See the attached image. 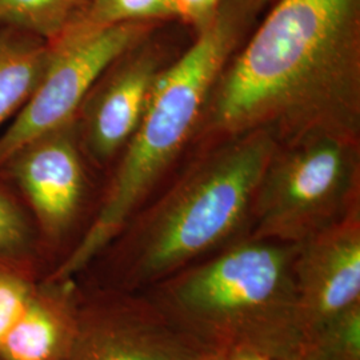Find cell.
Listing matches in <instances>:
<instances>
[{
	"label": "cell",
	"instance_id": "1",
	"mask_svg": "<svg viewBox=\"0 0 360 360\" xmlns=\"http://www.w3.org/2000/svg\"><path fill=\"white\" fill-rule=\"evenodd\" d=\"M207 134L263 131L279 148L321 138L358 146L360 0H276L224 65Z\"/></svg>",
	"mask_w": 360,
	"mask_h": 360
},
{
	"label": "cell",
	"instance_id": "2",
	"mask_svg": "<svg viewBox=\"0 0 360 360\" xmlns=\"http://www.w3.org/2000/svg\"><path fill=\"white\" fill-rule=\"evenodd\" d=\"M259 11L254 0H224L193 46L160 72L138 129L116 159L94 218L52 271L50 282L74 281L142 210L200 123L215 82Z\"/></svg>",
	"mask_w": 360,
	"mask_h": 360
},
{
	"label": "cell",
	"instance_id": "3",
	"mask_svg": "<svg viewBox=\"0 0 360 360\" xmlns=\"http://www.w3.org/2000/svg\"><path fill=\"white\" fill-rule=\"evenodd\" d=\"M278 148L269 134L255 131L191 168L104 250H112L108 287L146 291L239 240Z\"/></svg>",
	"mask_w": 360,
	"mask_h": 360
},
{
	"label": "cell",
	"instance_id": "4",
	"mask_svg": "<svg viewBox=\"0 0 360 360\" xmlns=\"http://www.w3.org/2000/svg\"><path fill=\"white\" fill-rule=\"evenodd\" d=\"M296 245L243 238L146 292L220 356L283 360L302 348Z\"/></svg>",
	"mask_w": 360,
	"mask_h": 360
},
{
	"label": "cell",
	"instance_id": "5",
	"mask_svg": "<svg viewBox=\"0 0 360 360\" xmlns=\"http://www.w3.org/2000/svg\"><path fill=\"white\" fill-rule=\"evenodd\" d=\"M358 146L321 138L278 148L259 184L247 238L299 245L359 203Z\"/></svg>",
	"mask_w": 360,
	"mask_h": 360
},
{
	"label": "cell",
	"instance_id": "6",
	"mask_svg": "<svg viewBox=\"0 0 360 360\" xmlns=\"http://www.w3.org/2000/svg\"><path fill=\"white\" fill-rule=\"evenodd\" d=\"M146 291L107 287L79 300L67 360H214Z\"/></svg>",
	"mask_w": 360,
	"mask_h": 360
},
{
	"label": "cell",
	"instance_id": "7",
	"mask_svg": "<svg viewBox=\"0 0 360 360\" xmlns=\"http://www.w3.org/2000/svg\"><path fill=\"white\" fill-rule=\"evenodd\" d=\"M158 25L123 23L52 44L51 65L38 90L0 135V165L30 141L71 123L105 70Z\"/></svg>",
	"mask_w": 360,
	"mask_h": 360
},
{
	"label": "cell",
	"instance_id": "8",
	"mask_svg": "<svg viewBox=\"0 0 360 360\" xmlns=\"http://www.w3.org/2000/svg\"><path fill=\"white\" fill-rule=\"evenodd\" d=\"M0 168L32 215L41 248L62 245L84 212L96 169L80 147L74 120L26 143Z\"/></svg>",
	"mask_w": 360,
	"mask_h": 360
},
{
	"label": "cell",
	"instance_id": "9",
	"mask_svg": "<svg viewBox=\"0 0 360 360\" xmlns=\"http://www.w3.org/2000/svg\"><path fill=\"white\" fill-rule=\"evenodd\" d=\"M163 71L150 37L117 58L89 92L74 117L77 139L91 165H114L138 129Z\"/></svg>",
	"mask_w": 360,
	"mask_h": 360
},
{
	"label": "cell",
	"instance_id": "10",
	"mask_svg": "<svg viewBox=\"0 0 360 360\" xmlns=\"http://www.w3.org/2000/svg\"><path fill=\"white\" fill-rule=\"evenodd\" d=\"M294 279L303 347L326 323L360 306L359 203L296 245Z\"/></svg>",
	"mask_w": 360,
	"mask_h": 360
},
{
	"label": "cell",
	"instance_id": "11",
	"mask_svg": "<svg viewBox=\"0 0 360 360\" xmlns=\"http://www.w3.org/2000/svg\"><path fill=\"white\" fill-rule=\"evenodd\" d=\"M35 290L20 319L0 343V360H67L77 333L72 281Z\"/></svg>",
	"mask_w": 360,
	"mask_h": 360
},
{
	"label": "cell",
	"instance_id": "12",
	"mask_svg": "<svg viewBox=\"0 0 360 360\" xmlns=\"http://www.w3.org/2000/svg\"><path fill=\"white\" fill-rule=\"evenodd\" d=\"M52 56L49 40L22 30H0V127L32 98Z\"/></svg>",
	"mask_w": 360,
	"mask_h": 360
},
{
	"label": "cell",
	"instance_id": "13",
	"mask_svg": "<svg viewBox=\"0 0 360 360\" xmlns=\"http://www.w3.org/2000/svg\"><path fill=\"white\" fill-rule=\"evenodd\" d=\"M169 19H176L174 0H84L63 35L55 43L82 38L123 23H162Z\"/></svg>",
	"mask_w": 360,
	"mask_h": 360
},
{
	"label": "cell",
	"instance_id": "14",
	"mask_svg": "<svg viewBox=\"0 0 360 360\" xmlns=\"http://www.w3.org/2000/svg\"><path fill=\"white\" fill-rule=\"evenodd\" d=\"M40 250L32 215L0 168V269L22 271L32 263Z\"/></svg>",
	"mask_w": 360,
	"mask_h": 360
},
{
	"label": "cell",
	"instance_id": "15",
	"mask_svg": "<svg viewBox=\"0 0 360 360\" xmlns=\"http://www.w3.org/2000/svg\"><path fill=\"white\" fill-rule=\"evenodd\" d=\"M84 0H0V30L15 28L55 43Z\"/></svg>",
	"mask_w": 360,
	"mask_h": 360
},
{
	"label": "cell",
	"instance_id": "16",
	"mask_svg": "<svg viewBox=\"0 0 360 360\" xmlns=\"http://www.w3.org/2000/svg\"><path fill=\"white\" fill-rule=\"evenodd\" d=\"M299 354L309 360H360V306L326 323Z\"/></svg>",
	"mask_w": 360,
	"mask_h": 360
},
{
	"label": "cell",
	"instance_id": "17",
	"mask_svg": "<svg viewBox=\"0 0 360 360\" xmlns=\"http://www.w3.org/2000/svg\"><path fill=\"white\" fill-rule=\"evenodd\" d=\"M34 291L20 271L0 269V343L26 311Z\"/></svg>",
	"mask_w": 360,
	"mask_h": 360
},
{
	"label": "cell",
	"instance_id": "18",
	"mask_svg": "<svg viewBox=\"0 0 360 360\" xmlns=\"http://www.w3.org/2000/svg\"><path fill=\"white\" fill-rule=\"evenodd\" d=\"M224 0H174L176 19L193 27L199 34L217 18Z\"/></svg>",
	"mask_w": 360,
	"mask_h": 360
},
{
	"label": "cell",
	"instance_id": "19",
	"mask_svg": "<svg viewBox=\"0 0 360 360\" xmlns=\"http://www.w3.org/2000/svg\"><path fill=\"white\" fill-rule=\"evenodd\" d=\"M226 360H270L267 359L266 356H262L259 354H254V352H239V354H232L229 356H224Z\"/></svg>",
	"mask_w": 360,
	"mask_h": 360
},
{
	"label": "cell",
	"instance_id": "20",
	"mask_svg": "<svg viewBox=\"0 0 360 360\" xmlns=\"http://www.w3.org/2000/svg\"><path fill=\"white\" fill-rule=\"evenodd\" d=\"M283 360H309L304 356V355H302V354H299V352H296L294 355H291V356H288V358H285Z\"/></svg>",
	"mask_w": 360,
	"mask_h": 360
},
{
	"label": "cell",
	"instance_id": "21",
	"mask_svg": "<svg viewBox=\"0 0 360 360\" xmlns=\"http://www.w3.org/2000/svg\"><path fill=\"white\" fill-rule=\"evenodd\" d=\"M255 3H257V6L262 8L263 6H266L267 3H271V1H275V0H254Z\"/></svg>",
	"mask_w": 360,
	"mask_h": 360
},
{
	"label": "cell",
	"instance_id": "22",
	"mask_svg": "<svg viewBox=\"0 0 360 360\" xmlns=\"http://www.w3.org/2000/svg\"><path fill=\"white\" fill-rule=\"evenodd\" d=\"M214 360H226V358L224 356H218V358H215Z\"/></svg>",
	"mask_w": 360,
	"mask_h": 360
}]
</instances>
